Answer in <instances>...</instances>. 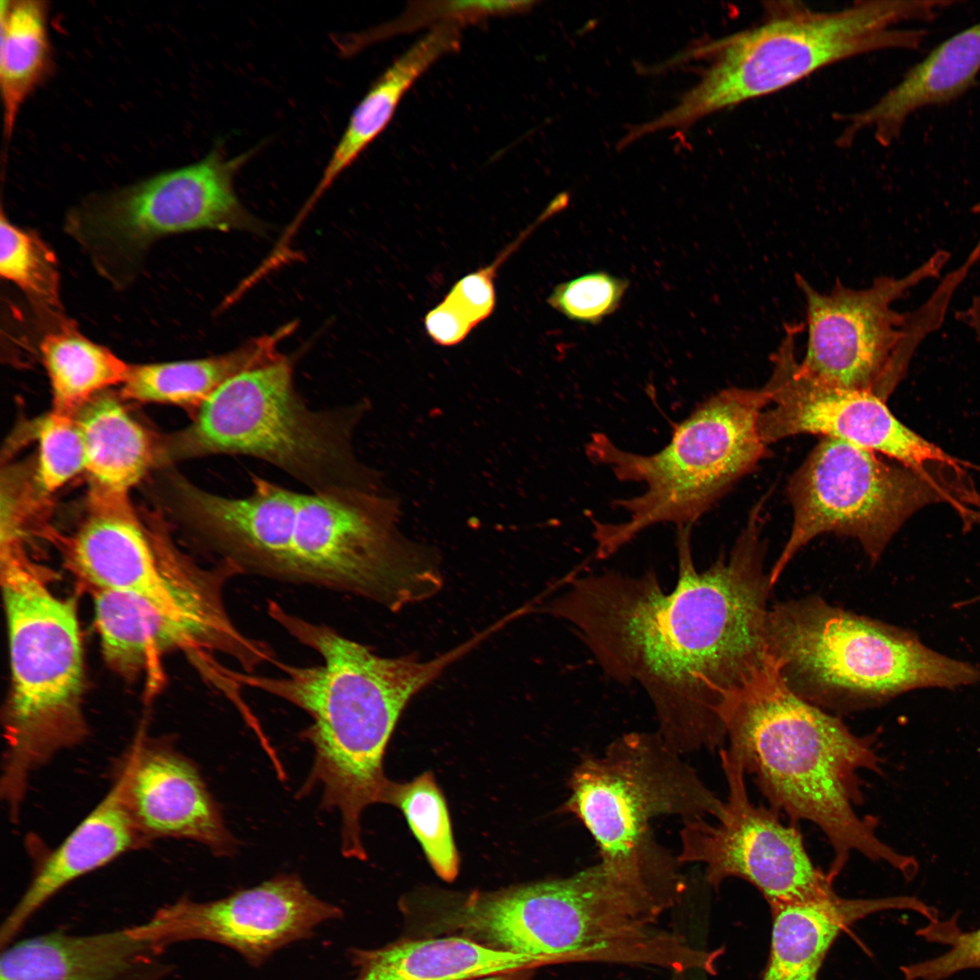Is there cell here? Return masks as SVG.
<instances>
[{
	"label": "cell",
	"mask_w": 980,
	"mask_h": 980,
	"mask_svg": "<svg viewBox=\"0 0 980 980\" xmlns=\"http://www.w3.org/2000/svg\"><path fill=\"white\" fill-rule=\"evenodd\" d=\"M757 505L729 557L695 568L692 524L677 526L679 574L666 593L652 570L573 579L544 611L567 622L603 671L648 694L675 752L723 748L726 696L764 661L768 599Z\"/></svg>",
	"instance_id": "1"
},
{
	"label": "cell",
	"mask_w": 980,
	"mask_h": 980,
	"mask_svg": "<svg viewBox=\"0 0 980 980\" xmlns=\"http://www.w3.org/2000/svg\"><path fill=\"white\" fill-rule=\"evenodd\" d=\"M269 616L291 637L312 649L322 662L296 666L281 662L276 677L230 670L228 681L280 698L312 719L302 733L315 750L302 792L322 789V808L341 818V852L367 859L361 832L366 808L384 803L391 780L383 768L386 749L410 701L446 666L472 647L465 644L430 661L387 658L348 639L334 628L297 616L279 603L267 604Z\"/></svg>",
	"instance_id": "2"
},
{
	"label": "cell",
	"mask_w": 980,
	"mask_h": 980,
	"mask_svg": "<svg viewBox=\"0 0 980 980\" xmlns=\"http://www.w3.org/2000/svg\"><path fill=\"white\" fill-rule=\"evenodd\" d=\"M719 716L728 753L753 777L770 808L824 833L833 851L827 871L832 881L855 852L886 862L906 879L916 875L917 861L884 843L876 833L877 820L856 810L864 800L860 772H883L873 735L855 734L792 691L768 652L726 696Z\"/></svg>",
	"instance_id": "3"
},
{
	"label": "cell",
	"mask_w": 980,
	"mask_h": 980,
	"mask_svg": "<svg viewBox=\"0 0 980 980\" xmlns=\"http://www.w3.org/2000/svg\"><path fill=\"white\" fill-rule=\"evenodd\" d=\"M944 9L945 2L932 0L860 1L832 11L769 2L757 24L695 44L671 60H703L706 66L674 106L642 124V132L685 131L712 113L779 92L849 58L916 50L927 31L900 24L933 21Z\"/></svg>",
	"instance_id": "4"
},
{
	"label": "cell",
	"mask_w": 980,
	"mask_h": 980,
	"mask_svg": "<svg viewBox=\"0 0 980 980\" xmlns=\"http://www.w3.org/2000/svg\"><path fill=\"white\" fill-rule=\"evenodd\" d=\"M11 686L4 710L0 793L18 819L34 773L89 734L75 603L56 595L18 538L1 539Z\"/></svg>",
	"instance_id": "5"
},
{
	"label": "cell",
	"mask_w": 980,
	"mask_h": 980,
	"mask_svg": "<svg viewBox=\"0 0 980 980\" xmlns=\"http://www.w3.org/2000/svg\"><path fill=\"white\" fill-rule=\"evenodd\" d=\"M368 399L313 409L295 388L292 364L281 358L230 378L202 404L192 422L172 436L162 455L184 460L213 455L265 461L310 492L382 490L380 474L356 453L354 436Z\"/></svg>",
	"instance_id": "6"
},
{
	"label": "cell",
	"mask_w": 980,
	"mask_h": 980,
	"mask_svg": "<svg viewBox=\"0 0 980 980\" xmlns=\"http://www.w3.org/2000/svg\"><path fill=\"white\" fill-rule=\"evenodd\" d=\"M765 642L790 690L821 709L852 711L913 690L980 682L975 664L932 650L911 631L818 596L769 609Z\"/></svg>",
	"instance_id": "7"
},
{
	"label": "cell",
	"mask_w": 980,
	"mask_h": 980,
	"mask_svg": "<svg viewBox=\"0 0 980 980\" xmlns=\"http://www.w3.org/2000/svg\"><path fill=\"white\" fill-rule=\"evenodd\" d=\"M762 387H730L698 406L673 430L660 451L623 450L606 435L593 434L588 457L611 469L620 481L643 484L644 491L614 502L627 518L593 522L596 555L611 556L643 530L661 523L692 524L767 454L758 427L768 405Z\"/></svg>",
	"instance_id": "8"
},
{
	"label": "cell",
	"mask_w": 980,
	"mask_h": 980,
	"mask_svg": "<svg viewBox=\"0 0 980 980\" xmlns=\"http://www.w3.org/2000/svg\"><path fill=\"white\" fill-rule=\"evenodd\" d=\"M681 756L657 731L625 733L602 755L581 759L559 811L584 825L601 862L624 872L681 876L682 864L655 840L651 821L660 816L716 819L723 808Z\"/></svg>",
	"instance_id": "9"
},
{
	"label": "cell",
	"mask_w": 980,
	"mask_h": 980,
	"mask_svg": "<svg viewBox=\"0 0 980 980\" xmlns=\"http://www.w3.org/2000/svg\"><path fill=\"white\" fill-rule=\"evenodd\" d=\"M950 258L948 250L938 249L901 277L880 276L864 289L838 281L827 293L797 275L808 331L802 369L826 384L871 392L887 401L919 346L941 328L950 308L939 293H931L913 311L899 312L893 304L921 283L939 278Z\"/></svg>",
	"instance_id": "10"
},
{
	"label": "cell",
	"mask_w": 980,
	"mask_h": 980,
	"mask_svg": "<svg viewBox=\"0 0 980 980\" xmlns=\"http://www.w3.org/2000/svg\"><path fill=\"white\" fill-rule=\"evenodd\" d=\"M877 455L820 437L789 482L793 523L769 573L772 587L795 554L819 534L854 538L876 563L917 511L939 502L954 505L958 473L920 472Z\"/></svg>",
	"instance_id": "11"
},
{
	"label": "cell",
	"mask_w": 980,
	"mask_h": 980,
	"mask_svg": "<svg viewBox=\"0 0 980 980\" xmlns=\"http://www.w3.org/2000/svg\"><path fill=\"white\" fill-rule=\"evenodd\" d=\"M253 151L228 157L215 146L192 164L93 201L71 218L72 233L102 266L138 260L163 236L195 230L261 232L241 205L234 178Z\"/></svg>",
	"instance_id": "12"
},
{
	"label": "cell",
	"mask_w": 980,
	"mask_h": 980,
	"mask_svg": "<svg viewBox=\"0 0 980 980\" xmlns=\"http://www.w3.org/2000/svg\"><path fill=\"white\" fill-rule=\"evenodd\" d=\"M728 794L716 822L683 821L681 864H703L705 881L715 890L729 878L756 887L769 907L831 896L833 883L812 861L801 832L784 824L771 808L750 799L743 766L720 750Z\"/></svg>",
	"instance_id": "13"
},
{
	"label": "cell",
	"mask_w": 980,
	"mask_h": 980,
	"mask_svg": "<svg viewBox=\"0 0 980 980\" xmlns=\"http://www.w3.org/2000/svg\"><path fill=\"white\" fill-rule=\"evenodd\" d=\"M801 326L786 327L771 356L772 371L762 387L768 405L758 427L766 445L802 434L845 441L926 473L961 466L934 443L904 425L887 401L867 391L839 387L806 373L796 357Z\"/></svg>",
	"instance_id": "14"
},
{
	"label": "cell",
	"mask_w": 980,
	"mask_h": 980,
	"mask_svg": "<svg viewBox=\"0 0 980 980\" xmlns=\"http://www.w3.org/2000/svg\"><path fill=\"white\" fill-rule=\"evenodd\" d=\"M342 916L339 906L316 897L299 876L280 874L216 900L182 897L135 927L162 952L181 942L208 941L260 967L278 951L312 937L320 925Z\"/></svg>",
	"instance_id": "15"
},
{
	"label": "cell",
	"mask_w": 980,
	"mask_h": 980,
	"mask_svg": "<svg viewBox=\"0 0 980 980\" xmlns=\"http://www.w3.org/2000/svg\"><path fill=\"white\" fill-rule=\"evenodd\" d=\"M95 626L108 665L125 677L149 668L164 653L183 651L194 660L221 653L253 673L278 661L265 642L241 631L224 593L154 602L138 595L94 592Z\"/></svg>",
	"instance_id": "16"
},
{
	"label": "cell",
	"mask_w": 980,
	"mask_h": 980,
	"mask_svg": "<svg viewBox=\"0 0 980 980\" xmlns=\"http://www.w3.org/2000/svg\"><path fill=\"white\" fill-rule=\"evenodd\" d=\"M74 571L94 592L173 601L201 590L211 571L143 528L128 499L90 490L87 514L67 544Z\"/></svg>",
	"instance_id": "17"
},
{
	"label": "cell",
	"mask_w": 980,
	"mask_h": 980,
	"mask_svg": "<svg viewBox=\"0 0 980 980\" xmlns=\"http://www.w3.org/2000/svg\"><path fill=\"white\" fill-rule=\"evenodd\" d=\"M142 835L189 839L218 857L230 856L236 840L196 765L167 741L139 730L115 778Z\"/></svg>",
	"instance_id": "18"
},
{
	"label": "cell",
	"mask_w": 980,
	"mask_h": 980,
	"mask_svg": "<svg viewBox=\"0 0 980 980\" xmlns=\"http://www.w3.org/2000/svg\"><path fill=\"white\" fill-rule=\"evenodd\" d=\"M245 497L203 490L187 479L174 480L176 499L187 524L220 559L242 573L285 582L299 492L255 475Z\"/></svg>",
	"instance_id": "19"
},
{
	"label": "cell",
	"mask_w": 980,
	"mask_h": 980,
	"mask_svg": "<svg viewBox=\"0 0 980 980\" xmlns=\"http://www.w3.org/2000/svg\"><path fill=\"white\" fill-rule=\"evenodd\" d=\"M134 926L87 935L53 931L2 948L0 980H162L172 965Z\"/></svg>",
	"instance_id": "20"
},
{
	"label": "cell",
	"mask_w": 980,
	"mask_h": 980,
	"mask_svg": "<svg viewBox=\"0 0 980 980\" xmlns=\"http://www.w3.org/2000/svg\"><path fill=\"white\" fill-rule=\"evenodd\" d=\"M148 844L114 779L96 807L37 864L27 887L2 923L1 948L14 942L33 916L71 882Z\"/></svg>",
	"instance_id": "21"
},
{
	"label": "cell",
	"mask_w": 980,
	"mask_h": 980,
	"mask_svg": "<svg viewBox=\"0 0 980 980\" xmlns=\"http://www.w3.org/2000/svg\"><path fill=\"white\" fill-rule=\"evenodd\" d=\"M770 945L760 980H818L840 934L856 922L886 910H911L928 921L937 911L910 896L846 898L831 896L769 907Z\"/></svg>",
	"instance_id": "22"
},
{
	"label": "cell",
	"mask_w": 980,
	"mask_h": 980,
	"mask_svg": "<svg viewBox=\"0 0 980 980\" xmlns=\"http://www.w3.org/2000/svg\"><path fill=\"white\" fill-rule=\"evenodd\" d=\"M979 74L980 22L941 42L871 106L850 116L839 140L846 145L860 132L871 131L887 146L914 113L958 99L974 87Z\"/></svg>",
	"instance_id": "23"
},
{
	"label": "cell",
	"mask_w": 980,
	"mask_h": 980,
	"mask_svg": "<svg viewBox=\"0 0 980 980\" xmlns=\"http://www.w3.org/2000/svg\"><path fill=\"white\" fill-rule=\"evenodd\" d=\"M353 980H474L543 966L536 959L456 936H408L382 947L348 950Z\"/></svg>",
	"instance_id": "24"
},
{
	"label": "cell",
	"mask_w": 980,
	"mask_h": 980,
	"mask_svg": "<svg viewBox=\"0 0 980 980\" xmlns=\"http://www.w3.org/2000/svg\"><path fill=\"white\" fill-rule=\"evenodd\" d=\"M460 28L441 25L405 51L372 84L353 111L322 175L294 224L299 226L323 193L377 138L411 85L441 57L460 46Z\"/></svg>",
	"instance_id": "25"
},
{
	"label": "cell",
	"mask_w": 980,
	"mask_h": 980,
	"mask_svg": "<svg viewBox=\"0 0 980 980\" xmlns=\"http://www.w3.org/2000/svg\"><path fill=\"white\" fill-rule=\"evenodd\" d=\"M295 326H283L222 355L204 358L131 365L122 385V398L142 403H160L185 407L193 413L222 384L242 371L272 362L283 355L280 341Z\"/></svg>",
	"instance_id": "26"
},
{
	"label": "cell",
	"mask_w": 980,
	"mask_h": 980,
	"mask_svg": "<svg viewBox=\"0 0 980 980\" xmlns=\"http://www.w3.org/2000/svg\"><path fill=\"white\" fill-rule=\"evenodd\" d=\"M91 489L128 495L159 456L152 436L115 398L98 395L77 414Z\"/></svg>",
	"instance_id": "27"
},
{
	"label": "cell",
	"mask_w": 980,
	"mask_h": 980,
	"mask_svg": "<svg viewBox=\"0 0 980 980\" xmlns=\"http://www.w3.org/2000/svg\"><path fill=\"white\" fill-rule=\"evenodd\" d=\"M0 28L4 133L9 139L22 106L51 72L47 2L1 1Z\"/></svg>",
	"instance_id": "28"
},
{
	"label": "cell",
	"mask_w": 980,
	"mask_h": 980,
	"mask_svg": "<svg viewBox=\"0 0 980 980\" xmlns=\"http://www.w3.org/2000/svg\"><path fill=\"white\" fill-rule=\"evenodd\" d=\"M40 351L50 379L53 410L71 415L107 387L122 385L131 367L68 322L44 337Z\"/></svg>",
	"instance_id": "29"
},
{
	"label": "cell",
	"mask_w": 980,
	"mask_h": 980,
	"mask_svg": "<svg viewBox=\"0 0 980 980\" xmlns=\"http://www.w3.org/2000/svg\"><path fill=\"white\" fill-rule=\"evenodd\" d=\"M384 803L402 812L433 870L453 882L459 873V856L446 802L432 772L406 783L390 781Z\"/></svg>",
	"instance_id": "30"
},
{
	"label": "cell",
	"mask_w": 980,
	"mask_h": 980,
	"mask_svg": "<svg viewBox=\"0 0 980 980\" xmlns=\"http://www.w3.org/2000/svg\"><path fill=\"white\" fill-rule=\"evenodd\" d=\"M535 1L504 0H450L413 1L394 20L356 34L343 45L346 52L356 53L370 44L408 34L423 28L430 30L441 25L463 27L491 17L507 16L531 10Z\"/></svg>",
	"instance_id": "31"
},
{
	"label": "cell",
	"mask_w": 980,
	"mask_h": 980,
	"mask_svg": "<svg viewBox=\"0 0 980 980\" xmlns=\"http://www.w3.org/2000/svg\"><path fill=\"white\" fill-rule=\"evenodd\" d=\"M0 273L40 308L60 309V280L54 253L34 233L12 224L2 213Z\"/></svg>",
	"instance_id": "32"
},
{
	"label": "cell",
	"mask_w": 980,
	"mask_h": 980,
	"mask_svg": "<svg viewBox=\"0 0 980 980\" xmlns=\"http://www.w3.org/2000/svg\"><path fill=\"white\" fill-rule=\"evenodd\" d=\"M36 481L44 493H53L85 470L86 454L76 415L53 410L37 426Z\"/></svg>",
	"instance_id": "33"
},
{
	"label": "cell",
	"mask_w": 980,
	"mask_h": 980,
	"mask_svg": "<svg viewBox=\"0 0 980 980\" xmlns=\"http://www.w3.org/2000/svg\"><path fill=\"white\" fill-rule=\"evenodd\" d=\"M542 221L538 219L511 242L495 260L460 279L435 308L449 317L466 337L487 318L495 306V278L502 263L522 244Z\"/></svg>",
	"instance_id": "34"
},
{
	"label": "cell",
	"mask_w": 980,
	"mask_h": 980,
	"mask_svg": "<svg viewBox=\"0 0 980 980\" xmlns=\"http://www.w3.org/2000/svg\"><path fill=\"white\" fill-rule=\"evenodd\" d=\"M628 287L625 279L591 272L557 285L547 301L568 319L597 324L616 311Z\"/></svg>",
	"instance_id": "35"
},
{
	"label": "cell",
	"mask_w": 980,
	"mask_h": 980,
	"mask_svg": "<svg viewBox=\"0 0 980 980\" xmlns=\"http://www.w3.org/2000/svg\"><path fill=\"white\" fill-rule=\"evenodd\" d=\"M954 917L929 921L917 934L927 940L946 945V953L900 968L904 980H944L956 973L980 968V927L964 931Z\"/></svg>",
	"instance_id": "36"
},
{
	"label": "cell",
	"mask_w": 980,
	"mask_h": 980,
	"mask_svg": "<svg viewBox=\"0 0 980 980\" xmlns=\"http://www.w3.org/2000/svg\"><path fill=\"white\" fill-rule=\"evenodd\" d=\"M955 510L963 521L964 529L968 530L975 524H980V493L971 480L959 488ZM976 603H980V594L956 603L955 607L962 608Z\"/></svg>",
	"instance_id": "37"
},
{
	"label": "cell",
	"mask_w": 980,
	"mask_h": 980,
	"mask_svg": "<svg viewBox=\"0 0 980 980\" xmlns=\"http://www.w3.org/2000/svg\"><path fill=\"white\" fill-rule=\"evenodd\" d=\"M534 975V970H515L505 972L495 975L477 978L474 980H531Z\"/></svg>",
	"instance_id": "38"
},
{
	"label": "cell",
	"mask_w": 980,
	"mask_h": 980,
	"mask_svg": "<svg viewBox=\"0 0 980 980\" xmlns=\"http://www.w3.org/2000/svg\"><path fill=\"white\" fill-rule=\"evenodd\" d=\"M970 211L975 215L980 216V202L974 204L971 207Z\"/></svg>",
	"instance_id": "39"
}]
</instances>
